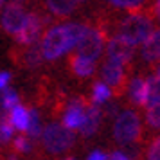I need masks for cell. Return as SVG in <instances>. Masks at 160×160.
<instances>
[{
    "instance_id": "1",
    "label": "cell",
    "mask_w": 160,
    "mask_h": 160,
    "mask_svg": "<svg viewBox=\"0 0 160 160\" xmlns=\"http://www.w3.org/2000/svg\"><path fill=\"white\" fill-rule=\"evenodd\" d=\"M85 27H87L85 23H76V22L51 27L42 38V45H40L42 58L52 61V59H58L59 56L67 54L72 47L78 45Z\"/></svg>"
},
{
    "instance_id": "2",
    "label": "cell",
    "mask_w": 160,
    "mask_h": 160,
    "mask_svg": "<svg viewBox=\"0 0 160 160\" xmlns=\"http://www.w3.org/2000/svg\"><path fill=\"white\" fill-rule=\"evenodd\" d=\"M151 31H153L151 16L138 11V13H130L119 23V34L117 36L128 45L135 47V45H142V42L149 36Z\"/></svg>"
},
{
    "instance_id": "3",
    "label": "cell",
    "mask_w": 160,
    "mask_h": 160,
    "mask_svg": "<svg viewBox=\"0 0 160 160\" xmlns=\"http://www.w3.org/2000/svg\"><path fill=\"white\" fill-rule=\"evenodd\" d=\"M113 138L119 144H131L140 138L142 133V122H140V117L137 112L133 110H124L119 115L115 117V122H113Z\"/></svg>"
},
{
    "instance_id": "4",
    "label": "cell",
    "mask_w": 160,
    "mask_h": 160,
    "mask_svg": "<svg viewBox=\"0 0 160 160\" xmlns=\"http://www.w3.org/2000/svg\"><path fill=\"white\" fill-rule=\"evenodd\" d=\"M42 142H43L45 151H49L51 155H58V153H63L68 148H72L74 133L67 130L63 124L49 122L42 130Z\"/></svg>"
},
{
    "instance_id": "5",
    "label": "cell",
    "mask_w": 160,
    "mask_h": 160,
    "mask_svg": "<svg viewBox=\"0 0 160 160\" xmlns=\"http://www.w3.org/2000/svg\"><path fill=\"white\" fill-rule=\"evenodd\" d=\"M76 47H78V54L81 58L95 63V59L101 58L102 49H104V31L99 27L87 25Z\"/></svg>"
},
{
    "instance_id": "6",
    "label": "cell",
    "mask_w": 160,
    "mask_h": 160,
    "mask_svg": "<svg viewBox=\"0 0 160 160\" xmlns=\"http://www.w3.org/2000/svg\"><path fill=\"white\" fill-rule=\"evenodd\" d=\"M47 22H49L47 16H42L40 13H27L22 29H20V32L15 36L16 42H18V45L32 47V45L38 42V38L42 36L43 27H45Z\"/></svg>"
},
{
    "instance_id": "7",
    "label": "cell",
    "mask_w": 160,
    "mask_h": 160,
    "mask_svg": "<svg viewBox=\"0 0 160 160\" xmlns=\"http://www.w3.org/2000/svg\"><path fill=\"white\" fill-rule=\"evenodd\" d=\"M101 76L104 85L110 88L112 94L121 95L126 92L128 88V81H126V74H124V67H121L115 61H106L101 68Z\"/></svg>"
},
{
    "instance_id": "8",
    "label": "cell",
    "mask_w": 160,
    "mask_h": 160,
    "mask_svg": "<svg viewBox=\"0 0 160 160\" xmlns=\"http://www.w3.org/2000/svg\"><path fill=\"white\" fill-rule=\"evenodd\" d=\"M25 16H27V13L23 11L22 4H18V2L9 4L8 8L4 9V15H2V27H4V31L16 36L20 32V29H22L23 22H25Z\"/></svg>"
},
{
    "instance_id": "9",
    "label": "cell",
    "mask_w": 160,
    "mask_h": 160,
    "mask_svg": "<svg viewBox=\"0 0 160 160\" xmlns=\"http://www.w3.org/2000/svg\"><path fill=\"white\" fill-rule=\"evenodd\" d=\"M88 106V101L85 97H74L70 104L67 106V110L63 112V126L67 130H76V128H81L83 124V119H85V110Z\"/></svg>"
},
{
    "instance_id": "10",
    "label": "cell",
    "mask_w": 160,
    "mask_h": 160,
    "mask_svg": "<svg viewBox=\"0 0 160 160\" xmlns=\"http://www.w3.org/2000/svg\"><path fill=\"white\" fill-rule=\"evenodd\" d=\"M106 54H108L110 61H115L121 67H124V65H130L131 63L133 54H135V47H131L126 42H122L119 36H115V38H110L108 40Z\"/></svg>"
},
{
    "instance_id": "11",
    "label": "cell",
    "mask_w": 160,
    "mask_h": 160,
    "mask_svg": "<svg viewBox=\"0 0 160 160\" xmlns=\"http://www.w3.org/2000/svg\"><path fill=\"white\" fill-rule=\"evenodd\" d=\"M102 121V110L99 106H95L92 102H88L87 110H85V119H83V124L79 128V133L81 137H92L95 135V131L99 130V124Z\"/></svg>"
},
{
    "instance_id": "12",
    "label": "cell",
    "mask_w": 160,
    "mask_h": 160,
    "mask_svg": "<svg viewBox=\"0 0 160 160\" xmlns=\"http://www.w3.org/2000/svg\"><path fill=\"white\" fill-rule=\"evenodd\" d=\"M140 56L148 63H157V61H160V29H153L149 32V36L142 42Z\"/></svg>"
},
{
    "instance_id": "13",
    "label": "cell",
    "mask_w": 160,
    "mask_h": 160,
    "mask_svg": "<svg viewBox=\"0 0 160 160\" xmlns=\"http://www.w3.org/2000/svg\"><path fill=\"white\" fill-rule=\"evenodd\" d=\"M130 99L135 106H146L149 99V83L146 78H133L128 85Z\"/></svg>"
},
{
    "instance_id": "14",
    "label": "cell",
    "mask_w": 160,
    "mask_h": 160,
    "mask_svg": "<svg viewBox=\"0 0 160 160\" xmlns=\"http://www.w3.org/2000/svg\"><path fill=\"white\" fill-rule=\"evenodd\" d=\"M68 67H70L72 74L78 78H92L95 74V63L81 58L78 52H72L68 56Z\"/></svg>"
},
{
    "instance_id": "15",
    "label": "cell",
    "mask_w": 160,
    "mask_h": 160,
    "mask_svg": "<svg viewBox=\"0 0 160 160\" xmlns=\"http://www.w3.org/2000/svg\"><path fill=\"white\" fill-rule=\"evenodd\" d=\"M146 121L151 130H160V94H151L146 104Z\"/></svg>"
},
{
    "instance_id": "16",
    "label": "cell",
    "mask_w": 160,
    "mask_h": 160,
    "mask_svg": "<svg viewBox=\"0 0 160 160\" xmlns=\"http://www.w3.org/2000/svg\"><path fill=\"white\" fill-rule=\"evenodd\" d=\"M8 121L11 122V126H13V128L23 131V133H27L29 112H27V108H25V106L18 104V106H15L13 110H9V119H8Z\"/></svg>"
},
{
    "instance_id": "17",
    "label": "cell",
    "mask_w": 160,
    "mask_h": 160,
    "mask_svg": "<svg viewBox=\"0 0 160 160\" xmlns=\"http://www.w3.org/2000/svg\"><path fill=\"white\" fill-rule=\"evenodd\" d=\"M45 6H47V9L51 11L52 15L68 16L79 8V2H72V0H49Z\"/></svg>"
},
{
    "instance_id": "18",
    "label": "cell",
    "mask_w": 160,
    "mask_h": 160,
    "mask_svg": "<svg viewBox=\"0 0 160 160\" xmlns=\"http://www.w3.org/2000/svg\"><path fill=\"white\" fill-rule=\"evenodd\" d=\"M42 52H40V49L38 47H29V49H25L23 51V54L20 56V63H22L23 67H31V68H34V67H38L40 63H42Z\"/></svg>"
},
{
    "instance_id": "19",
    "label": "cell",
    "mask_w": 160,
    "mask_h": 160,
    "mask_svg": "<svg viewBox=\"0 0 160 160\" xmlns=\"http://www.w3.org/2000/svg\"><path fill=\"white\" fill-rule=\"evenodd\" d=\"M110 97H112V92H110V88L101 83V81H97L94 83V87H92V104H102V102L110 101Z\"/></svg>"
},
{
    "instance_id": "20",
    "label": "cell",
    "mask_w": 160,
    "mask_h": 160,
    "mask_svg": "<svg viewBox=\"0 0 160 160\" xmlns=\"http://www.w3.org/2000/svg\"><path fill=\"white\" fill-rule=\"evenodd\" d=\"M29 124H27V133H29V137L32 138H38L42 137V124H40V113H38L36 108H29Z\"/></svg>"
},
{
    "instance_id": "21",
    "label": "cell",
    "mask_w": 160,
    "mask_h": 160,
    "mask_svg": "<svg viewBox=\"0 0 160 160\" xmlns=\"http://www.w3.org/2000/svg\"><path fill=\"white\" fill-rule=\"evenodd\" d=\"M18 94L15 88H4L0 94V106L2 110H13L15 106H18Z\"/></svg>"
},
{
    "instance_id": "22",
    "label": "cell",
    "mask_w": 160,
    "mask_h": 160,
    "mask_svg": "<svg viewBox=\"0 0 160 160\" xmlns=\"http://www.w3.org/2000/svg\"><path fill=\"white\" fill-rule=\"evenodd\" d=\"M110 6H113V8H119V9H128L130 13H138L140 9H142V2H137V0H133V2H122V0H112L110 2Z\"/></svg>"
},
{
    "instance_id": "23",
    "label": "cell",
    "mask_w": 160,
    "mask_h": 160,
    "mask_svg": "<svg viewBox=\"0 0 160 160\" xmlns=\"http://www.w3.org/2000/svg\"><path fill=\"white\" fill-rule=\"evenodd\" d=\"M15 151L22 153V155H29V153L32 151V144H31L29 137H25V135L16 137L15 138Z\"/></svg>"
},
{
    "instance_id": "24",
    "label": "cell",
    "mask_w": 160,
    "mask_h": 160,
    "mask_svg": "<svg viewBox=\"0 0 160 160\" xmlns=\"http://www.w3.org/2000/svg\"><path fill=\"white\" fill-rule=\"evenodd\" d=\"M13 133H15V128L11 126V122L8 121V117H6V119L2 121V126H0V137H2V142H8V140H11Z\"/></svg>"
},
{
    "instance_id": "25",
    "label": "cell",
    "mask_w": 160,
    "mask_h": 160,
    "mask_svg": "<svg viewBox=\"0 0 160 160\" xmlns=\"http://www.w3.org/2000/svg\"><path fill=\"white\" fill-rule=\"evenodd\" d=\"M146 160H160V142L158 137L153 138V142L148 148V153H146Z\"/></svg>"
},
{
    "instance_id": "26",
    "label": "cell",
    "mask_w": 160,
    "mask_h": 160,
    "mask_svg": "<svg viewBox=\"0 0 160 160\" xmlns=\"http://www.w3.org/2000/svg\"><path fill=\"white\" fill-rule=\"evenodd\" d=\"M87 160H108V157H106L101 149H95V151H92L90 155H88Z\"/></svg>"
},
{
    "instance_id": "27",
    "label": "cell",
    "mask_w": 160,
    "mask_h": 160,
    "mask_svg": "<svg viewBox=\"0 0 160 160\" xmlns=\"http://www.w3.org/2000/svg\"><path fill=\"white\" fill-rule=\"evenodd\" d=\"M9 79H11V74H9V72H0V90L8 88Z\"/></svg>"
},
{
    "instance_id": "28",
    "label": "cell",
    "mask_w": 160,
    "mask_h": 160,
    "mask_svg": "<svg viewBox=\"0 0 160 160\" xmlns=\"http://www.w3.org/2000/svg\"><path fill=\"white\" fill-rule=\"evenodd\" d=\"M108 160H130V157H126L122 151H113L112 155H110Z\"/></svg>"
},
{
    "instance_id": "29",
    "label": "cell",
    "mask_w": 160,
    "mask_h": 160,
    "mask_svg": "<svg viewBox=\"0 0 160 160\" xmlns=\"http://www.w3.org/2000/svg\"><path fill=\"white\" fill-rule=\"evenodd\" d=\"M151 16H155V18H158L160 20V0L158 2H155L151 6Z\"/></svg>"
},
{
    "instance_id": "30",
    "label": "cell",
    "mask_w": 160,
    "mask_h": 160,
    "mask_svg": "<svg viewBox=\"0 0 160 160\" xmlns=\"http://www.w3.org/2000/svg\"><path fill=\"white\" fill-rule=\"evenodd\" d=\"M153 78H155L157 81H158V85H160V65H158V68H157V72L153 74Z\"/></svg>"
},
{
    "instance_id": "31",
    "label": "cell",
    "mask_w": 160,
    "mask_h": 160,
    "mask_svg": "<svg viewBox=\"0 0 160 160\" xmlns=\"http://www.w3.org/2000/svg\"><path fill=\"white\" fill-rule=\"evenodd\" d=\"M4 119H6V115H4V113H0V126H2V121H4ZM0 144H2V137H0Z\"/></svg>"
},
{
    "instance_id": "32",
    "label": "cell",
    "mask_w": 160,
    "mask_h": 160,
    "mask_svg": "<svg viewBox=\"0 0 160 160\" xmlns=\"http://www.w3.org/2000/svg\"><path fill=\"white\" fill-rule=\"evenodd\" d=\"M0 113H4V110H2V106H0Z\"/></svg>"
},
{
    "instance_id": "33",
    "label": "cell",
    "mask_w": 160,
    "mask_h": 160,
    "mask_svg": "<svg viewBox=\"0 0 160 160\" xmlns=\"http://www.w3.org/2000/svg\"><path fill=\"white\" fill-rule=\"evenodd\" d=\"M65 160H74V158H65Z\"/></svg>"
},
{
    "instance_id": "34",
    "label": "cell",
    "mask_w": 160,
    "mask_h": 160,
    "mask_svg": "<svg viewBox=\"0 0 160 160\" xmlns=\"http://www.w3.org/2000/svg\"><path fill=\"white\" fill-rule=\"evenodd\" d=\"M158 142H160V137H158Z\"/></svg>"
}]
</instances>
